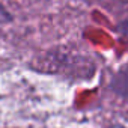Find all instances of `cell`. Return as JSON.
Returning <instances> with one entry per match:
<instances>
[{"label": "cell", "instance_id": "6da1fadb", "mask_svg": "<svg viewBox=\"0 0 128 128\" xmlns=\"http://www.w3.org/2000/svg\"><path fill=\"white\" fill-rule=\"evenodd\" d=\"M5 18V11L2 9V6H0V20H3Z\"/></svg>", "mask_w": 128, "mask_h": 128}]
</instances>
